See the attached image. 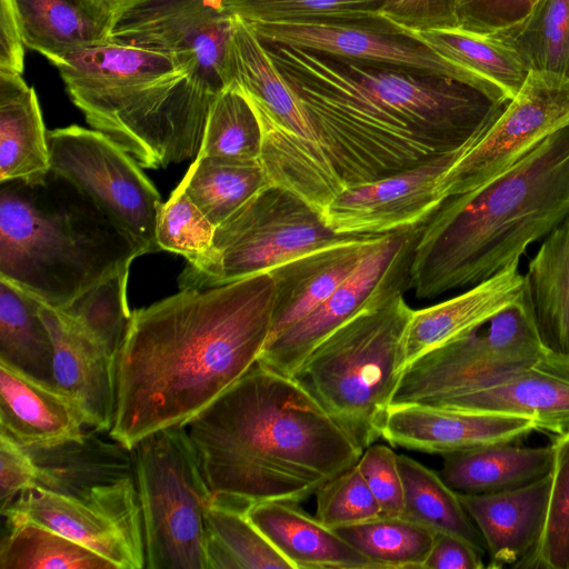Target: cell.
<instances>
[{
	"mask_svg": "<svg viewBox=\"0 0 569 569\" xmlns=\"http://www.w3.org/2000/svg\"><path fill=\"white\" fill-rule=\"evenodd\" d=\"M316 137L321 212L346 189L471 148L511 98L480 77H449L264 43Z\"/></svg>",
	"mask_w": 569,
	"mask_h": 569,
	"instance_id": "obj_1",
	"label": "cell"
},
{
	"mask_svg": "<svg viewBox=\"0 0 569 569\" xmlns=\"http://www.w3.org/2000/svg\"><path fill=\"white\" fill-rule=\"evenodd\" d=\"M269 272L207 289H181L134 310L116 358L109 436L131 449L187 426L259 359L272 325Z\"/></svg>",
	"mask_w": 569,
	"mask_h": 569,
	"instance_id": "obj_2",
	"label": "cell"
},
{
	"mask_svg": "<svg viewBox=\"0 0 569 569\" xmlns=\"http://www.w3.org/2000/svg\"><path fill=\"white\" fill-rule=\"evenodd\" d=\"M214 501L300 503L362 450L292 377L257 361L187 426Z\"/></svg>",
	"mask_w": 569,
	"mask_h": 569,
	"instance_id": "obj_3",
	"label": "cell"
},
{
	"mask_svg": "<svg viewBox=\"0 0 569 569\" xmlns=\"http://www.w3.org/2000/svg\"><path fill=\"white\" fill-rule=\"evenodd\" d=\"M569 216V126L487 183L446 198L421 224L409 289L470 288L519 261Z\"/></svg>",
	"mask_w": 569,
	"mask_h": 569,
	"instance_id": "obj_4",
	"label": "cell"
},
{
	"mask_svg": "<svg viewBox=\"0 0 569 569\" xmlns=\"http://www.w3.org/2000/svg\"><path fill=\"white\" fill-rule=\"evenodd\" d=\"M147 249L68 178L0 182V278L63 309Z\"/></svg>",
	"mask_w": 569,
	"mask_h": 569,
	"instance_id": "obj_5",
	"label": "cell"
},
{
	"mask_svg": "<svg viewBox=\"0 0 569 569\" xmlns=\"http://www.w3.org/2000/svg\"><path fill=\"white\" fill-rule=\"evenodd\" d=\"M412 310L403 292L365 309L318 343L292 376L362 451L382 438Z\"/></svg>",
	"mask_w": 569,
	"mask_h": 569,
	"instance_id": "obj_6",
	"label": "cell"
},
{
	"mask_svg": "<svg viewBox=\"0 0 569 569\" xmlns=\"http://www.w3.org/2000/svg\"><path fill=\"white\" fill-rule=\"evenodd\" d=\"M130 450L143 569H207L206 510L212 493L187 427L159 430Z\"/></svg>",
	"mask_w": 569,
	"mask_h": 569,
	"instance_id": "obj_7",
	"label": "cell"
},
{
	"mask_svg": "<svg viewBox=\"0 0 569 569\" xmlns=\"http://www.w3.org/2000/svg\"><path fill=\"white\" fill-rule=\"evenodd\" d=\"M363 236L336 232L322 212L300 196L268 184L216 227L209 249L187 263L179 287L222 286L269 272L311 250Z\"/></svg>",
	"mask_w": 569,
	"mask_h": 569,
	"instance_id": "obj_8",
	"label": "cell"
},
{
	"mask_svg": "<svg viewBox=\"0 0 569 569\" xmlns=\"http://www.w3.org/2000/svg\"><path fill=\"white\" fill-rule=\"evenodd\" d=\"M546 350L522 293L469 333L407 366L390 406L438 408L532 365Z\"/></svg>",
	"mask_w": 569,
	"mask_h": 569,
	"instance_id": "obj_9",
	"label": "cell"
},
{
	"mask_svg": "<svg viewBox=\"0 0 569 569\" xmlns=\"http://www.w3.org/2000/svg\"><path fill=\"white\" fill-rule=\"evenodd\" d=\"M1 515L7 525L30 522L57 531L116 569L144 568L141 510L133 477L80 495L36 486L20 493Z\"/></svg>",
	"mask_w": 569,
	"mask_h": 569,
	"instance_id": "obj_10",
	"label": "cell"
},
{
	"mask_svg": "<svg viewBox=\"0 0 569 569\" xmlns=\"http://www.w3.org/2000/svg\"><path fill=\"white\" fill-rule=\"evenodd\" d=\"M51 170L68 178L148 251H159L161 197L138 161L99 130L69 126L48 131Z\"/></svg>",
	"mask_w": 569,
	"mask_h": 569,
	"instance_id": "obj_11",
	"label": "cell"
},
{
	"mask_svg": "<svg viewBox=\"0 0 569 569\" xmlns=\"http://www.w3.org/2000/svg\"><path fill=\"white\" fill-rule=\"evenodd\" d=\"M421 224L381 236L355 271L308 316L269 340L258 361L292 377L309 353L345 322L409 289Z\"/></svg>",
	"mask_w": 569,
	"mask_h": 569,
	"instance_id": "obj_12",
	"label": "cell"
},
{
	"mask_svg": "<svg viewBox=\"0 0 569 569\" xmlns=\"http://www.w3.org/2000/svg\"><path fill=\"white\" fill-rule=\"evenodd\" d=\"M567 126L569 78L529 72L497 120L440 178V198L487 183Z\"/></svg>",
	"mask_w": 569,
	"mask_h": 569,
	"instance_id": "obj_13",
	"label": "cell"
},
{
	"mask_svg": "<svg viewBox=\"0 0 569 569\" xmlns=\"http://www.w3.org/2000/svg\"><path fill=\"white\" fill-rule=\"evenodd\" d=\"M233 26L222 0H153L124 16L110 41L171 57L220 91Z\"/></svg>",
	"mask_w": 569,
	"mask_h": 569,
	"instance_id": "obj_14",
	"label": "cell"
},
{
	"mask_svg": "<svg viewBox=\"0 0 569 569\" xmlns=\"http://www.w3.org/2000/svg\"><path fill=\"white\" fill-rule=\"evenodd\" d=\"M247 23L264 43L432 74L459 78L476 74L382 19Z\"/></svg>",
	"mask_w": 569,
	"mask_h": 569,
	"instance_id": "obj_15",
	"label": "cell"
},
{
	"mask_svg": "<svg viewBox=\"0 0 569 569\" xmlns=\"http://www.w3.org/2000/svg\"><path fill=\"white\" fill-rule=\"evenodd\" d=\"M470 148L337 194L322 214L336 232L381 236L423 223L442 202L438 183Z\"/></svg>",
	"mask_w": 569,
	"mask_h": 569,
	"instance_id": "obj_16",
	"label": "cell"
},
{
	"mask_svg": "<svg viewBox=\"0 0 569 569\" xmlns=\"http://www.w3.org/2000/svg\"><path fill=\"white\" fill-rule=\"evenodd\" d=\"M529 418L497 412H463L422 405L390 406L382 439L391 446L432 455L517 442L536 431Z\"/></svg>",
	"mask_w": 569,
	"mask_h": 569,
	"instance_id": "obj_17",
	"label": "cell"
},
{
	"mask_svg": "<svg viewBox=\"0 0 569 569\" xmlns=\"http://www.w3.org/2000/svg\"><path fill=\"white\" fill-rule=\"evenodd\" d=\"M53 347V385L69 396L90 428L109 432L116 411V356L62 310L40 305Z\"/></svg>",
	"mask_w": 569,
	"mask_h": 569,
	"instance_id": "obj_18",
	"label": "cell"
},
{
	"mask_svg": "<svg viewBox=\"0 0 569 569\" xmlns=\"http://www.w3.org/2000/svg\"><path fill=\"white\" fill-rule=\"evenodd\" d=\"M438 408L521 416L535 421L538 431L555 437L568 435L569 355L547 349L532 365Z\"/></svg>",
	"mask_w": 569,
	"mask_h": 569,
	"instance_id": "obj_19",
	"label": "cell"
},
{
	"mask_svg": "<svg viewBox=\"0 0 569 569\" xmlns=\"http://www.w3.org/2000/svg\"><path fill=\"white\" fill-rule=\"evenodd\" d=\"M551 472L529 485L489 493H459L479 529L487 568H527L545 530Z\"/></svg>",
	"mask_w": 569,
	"mask_h": 569,
	"instance_id": "obj_20",
	"label": "cell"
},
{
	"mask_svg": "<svg viewBox=\"0 0 569 569\" xmlns=\"http://www.w3.org/2000/svg\"><path fill=\"white\" fill-rule=\"evenodd\" d=\"M522 293L523 274L516 261L453 298L412 310L403 335L402 368L469 333Z\"/></svg>",
	"mask_w": 569,
	"mask_h": 569,
	"instance_id": "obj_21",
	"label": "cell"
},
{
	"mask_svg": "<svg viewBox=\"0 0 569 569\" xmlns=\"http://www.w3.org/2000/svg\"><path fill=\"white\" fill-rule=\"evenodd\" d=\"M381 236H363L321 247L270 270L274 303L269 340L327 300Z\"/></svg>",
	"mask_w": 569,
	"mask_h": 569,
	"instance_id": "obj_22",
	"label": "cell"
},
{
	"mask_svg": "<svg viewBox=\"0 0 569 569\" xmlns=\"http://www.w3.org/2000/svg\"><path fill=\"white\" fill-rule=\"evenodd\" d=\"M84 426L80 408L54 385L0 362V433L40 449L82 437Z\"/></svg>",
	"mask_w": 569,
	"mask_h": 569,
	"instance_id": "obj_23",
	"label": "cell"
},
{
	"mask_svg": "<svg viewBox=\"0 0 569 569\" xmlns=\"http://www.w3.org/2000/svg\"><path fill=\"white\" fill-rule=\"evenodd\" d=\"M298 505L261 501L244 512L293 569H378L339 532Z\"/></svg>",
	"mask_w": 569,
	"mask_h": 569,
	"instance_id": "obj_24",
	"label": "cell"
},
{
	"mask_svg": "<svg viewBox=\"0 0 569 569\" xmlns=\"http://www.w3.org/2000/svg\"><path fill=\"white\" fill-rule=\"evenodd\" d=\"M100 433L91 428L82 437L57 446L26 448L38 469L37 486L63 495H80L96 486L133 477L131 450Z\"/></svg>",
	"mask_w": 569,
	"mask_h": 569,
	"instance_id": "obj_25",
	"label": "cell"
},
{
	"mask_svg": "<svg viewBox=\"0 0 569 569\" xmlns=\"http://www.w3.org/2000/svg\"><path fill=\"white\" fill-rule=\"evenodd\" d=\"M493 443L442 457L441 478L460 493H489L516 489L548 476L553 445L521 447Z\"/></svg>",
	"mask_w": 569,
	"mask_h": 569,
	"instance_id": "obj_26",
	"label": "cell"
},
{
	"mask_svg": "<svg viewBox=\"0 0 569 569\" xmlns=\"http://www.w3.org/2000/svg\"><path fill=\"white\" fill-rule=\"evenodd\" d=\"M48 132L33 87L0 71V182L50 171Z\"/></svg>",
	"mask_w": 569,
	"mask_h": 569,
	"instance_id": "obj_27",
	"label": "cell"
},
{
	"mask_svg": "<svg viewBox=\"0 0 569 569\" xmlns=\"http://www.w3.org/2000/svg\"><path fill=\"white\" fill-rule=\"evenodd\" d=\"M523 296L546 349L569 355V216L529 261Z\"/></svg>",
	"mask_w": 569,
	"mask_h": 569,
	"instance_id": "obj_28",
	"label": "cell"
},
{
	"mask_svg": "<svg viewBox=\"0 0 569 569\" xmlns=\"http://www.w3.org/2000/svg\"><path fill=\"white\" fill-rule=\"evenodd\" d=\"M23 46L52 64L109 42L113 27L86 0H17Z\"/></svg>",
	"mask_w": 569,
	"mask_h": 569,
	"instance_id": "obj_29",
	"label": "cell"
},
{
	"mask_svg": "<svg viewBox=\"0 0 569 569\" xmlns=\"http://www.w3.org/2000/svg\"><path fill=\"white\" fill-rule=\"evenodd\" d=\"M403 483L401 517L436 533L458 537L482 555L486 546L473 520L465 509L459 493L450 488L440 473L406 455H398Z\"/></svg>",
	"mask_w": 569,
	"mask_h": 569,
	"instance_id": "obj_30",
	"label": "cell"
},
{
	"mask_svg": "<svg viewBox=\"0 0 569 569\" xmlns=\"http://www.w3.org/2000/svg\"><path fill=\"white\" fill-rule=\"evenodd\" d=\"M34 297L0 278V362L52 383L53 347Z\"/></svg>",
	"mask_w": 569,
	"mask_h": 569,
	"instance_id": "obj_31",
	"label": "cell"
},
{
	"mask_svg": "<svg viewBox=\"0 0 569 569\" xmlns=\"http://www.w3.org/2000/svg\"><path fill=\"white\" fill-rule=\"evenodd\" d=\"M488 36L529 72L569 78V0H536L523 19Z\"/></svg>",
	"mask_w": 569,
	"mask_h": 569,
	"instance_id": "obj_32",
	"label": "cell"
},
{
	"mask_svg": "<svg viewBox=\"0 0 569 569\" xmlns=\"http://www.w3.org/2000/svg\"><path fill=\"white\" fill-rule=\"evenodd\" d=\"M268 184L260 160L197 157L178 187L217 227Z\"/></svg>",
	"mask_w": 569,
	"mask_h": 569,
	"instance_id": "obj_33",
	"label": "cell"
},
{
	"mask_svg": "<svg viewBox=\"0 0 569 569\" xmlns=\"http://www.w3.org/2000/svg\"><path fill=\"white\" fill-rule=\"evenodd\" d=\"M207 569H293L244 510L211 500L206 510Z\"/></svg>",
	"mask_w": 569,
	"mask_h": 569,
	"instance_id": "obj_34",
	"label": "cell"
},
{
	"mask_svg": "<svg viewBox=\"0 0 569 569\" xmlns=\"http://www.w3.org/2000/svg\"><path fill=\"white\" fill-rule=\"evenodd\" d=\"M399 30L427 44L443 58L497 84L511 99L521 89L529 74V70L512 51L489 36L472 33L460 28L428 31Z\"/></svg>",
	"mask_w": 569,
	"mask_h": 569,
	"instance_id": "obj_35",
	"label": "cell"
},
{
	"mask_svg": "<svg viewBox=\"0 0 569 569\" xmlns=\"http://www.w3.org/2000/svg\"><path fill=\"white\" fill-rule=\"evenodd\" d=\"M0 569H116L98 553L40 525H7Z\"/></svg>",
	"mask_w": 569,
	"mask_h": 569,
	"instance_id": "obj_36",
	"label": "cell"
},
{
	"mask_svg": "<svg viewBox=\"0 0 569 569\" xmlns=\"http://www.w3.org/2000/svg\"><path fill=\"white\" fill-rule=\"evenodd\" d=\"M336 531L378 569H422L437 535L401 516H381Z\"/></svg>",
	"mask_w": 569,
	"mask_h": 569,
	"instance_id": "obj_37",
	"label": "cell"
},
{
	"mask_svg": "<svg viewBox=\"0 0 569 569\" xmlns=\"http://www.w3.org/2000/svg\"><path fill=\"white\" fill-rule=\"evenodd\" d=\"M261 150L259 119L243 92L230 82L211 104L197 157L254 161L260 160Z\"/></svg>",
	"mask_w": 569,
	"mask_h": 569,
	"instance_id": "obj_38",
	"label": "cell"
},
{
	"mask_svg": "<svg viewBox=\"0 0 569 569\" xmlns=\"http://www.w3.org/2000/svg\"><path fill=\"white\" fill-rule=\"evenodd\" d=\"M246 22L352 21L380 19L383 0H222Z\"/></svg>",
	"mask_w": 569,
	"mask_h": 569,
	"instance_id": "obj_39",
	"label": "cell"
},
{
	"mask_svg": "<svg viewBox=\"0 0 569 569\" xmlns=\"http://www.w3.org/2000/svg\"><path fill=\"white\" fill-rule=\"evenodd\" d=\"M129 270L82 293L62 310L116 357L128 331L132 312L127 301Z\"/></svg>",
	"mask_w": 569,
	"mask_h": 569,
	"instance_id": "obj_40",
	"label": "cell"
},
{
	"mask_svg": "<svg viewBox=\"0 0 569 569\" xmlns=\"http://www.w3.org/2000/svg\"><path fill=\"white\" fill-rule=\"evenodd\" d=\"M547 521L527 568L569 569V433L555 437Z\"/></svg>",
	"mask_w": 569,
	"mask_h": 569,
	"instance_id": "obj_41",
	"label": "cell"
},
{
	"mask_svg": "<svg viewBox=\"0 0 569 569\" xmlns=\"http://www.w3.org/2000/svg\"><path fill=\"white\" fill-rule=\"evenodd\" d=\"M214 230L216 226L179 187L158 207L156 240L159 249L180 254L187 262L209 249Z\"/></svg>",
	"mask_w": 569,
	"mask_h": 569,
	"instance_id": "obj_42",
	"label": "cell"
},
{
	"mask_svg": "<svg viewBox=\"0 0 569 569\" xmlns=\"http://www.w3.org/2000/svg\"><path fill=\"white\" fill-rule=\"evenodd\" d=\"M315 496L316 517L335 530L382 516L357 463L321 486Z\"/></svg>",
	"mask_w": 569,
	"mask_h": 569,
	"instance_id": "obj_43",
	"label": "cell"
},
{
	"mask_svg": "<svg viewBox=\"0 0 569 569\" xmlns=\"http://www.w3.org/2000/svg\"><path fill=\"white\" fill-rule=\"evenodd\" d=\"M357 467L382 516L400 517L403 512V483L398 455L388 446L373 443L362 451Z\"/></svg>",
	"mask_w": 569,
	"mask_h": 569,
	"instance_id": "obj_44",
	"label": "cell"
},
{
	"mask_svg": "<svg viewBox=\"0 0 569 569\" xmlns=\"http://www.w3.org/2000/svg\"><path fill=\"white\" fill-rule=\"evenodd\" d=\"M458 0H383L378 16L411 31L458 28Z\"/></svg>",
	"mask_w": 569,
	"mask_h": 569,
	"instance_id": "obj_45",
	"label": "cell"
},
{
	"mask_svg": "<svg viewBox=\"0 0 569 569\" xmlns=\"http://www.w3.org/2000/svg\"><path fill=\"white\" fill-rule=\"evenodd\" d=\"M532 4L531 0H458V28L492 34L523 19Z\"/></svg>",
	"mask_w": 569,
	"mask_h": 569,
	"instance_id": "obj_46",
	"label": "cell"
},
{
	"mask_svg": "<svg viewBox=\"0 0 569 569\" xmlns=\"http://www.w3.org/2000/svg\"><path fill=\"white\" fill-rule=\"evenodd\" d=\"M38 469L30 452L0 433V513L23 491L37 486Z\"/></svg>",
	"mask_w": 569,
	"mask_h": 569,
	"instance_id": "obj_47",
	"label": "cell"
},
{
	"mask_svg": "<svg viewBox=\"0 0 569 569\" xmlns=\"http://www.w3.org/2000/svg\"><path fill=\"white\" fill-rule=\"evenodd\" d=\"M482 556L458 537L437 533L422 569H483Z\"/></svg>",
	"mask_w": 569,
	"mask_h": 569,
	"instance_id": "obj_48",
	"label": "cell"
},
{
	"mask_svg": "<svg viewBox=\"0 0 569 569\" xmlns=\"http://www.w3.org/2000/svg\"><path fill=\"white\" fill-rule=\"evenodd\" d=\"M24 48L17 0H0V71L21 74Z\"/></svg>",
	"mask_w": 569,
	"mask_h": 569,
	"instance_id": "obj_49",
	"label": "cell"
},
{
	"mask_svg": "<svg viewBox=\"0 0 569 569\" xmlns=\"http://www.w3.org/2000/svg\"><path fill=\"white\" fill-rule=\"evenodd\" d=\"M114 28L132 10L153 0H86Z\"/></svg>",
	"mask_w": 569,
	"mask_h": 569,
	"instance_id": "obj_50",
	"label": "cell"
},
{
	"mask_svg": "<svg viewBox=\"0 0 569 569\" xmlns=\"http://www.w3.org/2000/svg\"><path fill=\"white\" fill-rule=\"evenodd\" d=\"M531 1H532V3H533L536 0H531Z\"/></svg>",
	"mask_w": 569,
	"mask_h": 569,
	"instance_id": "obj_51",
	"label": "cell"
}]
</instances>
